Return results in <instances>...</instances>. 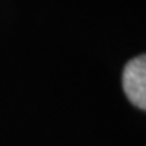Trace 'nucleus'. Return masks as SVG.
Wrapping results in <instances>:
<instances>
[{
	"label": "nucleus",
	"instance_id": "nucleus-1",
	"mask_svg": "<svg viewBox=\"0 0 146 146\" xmlns=\"http://www.w3.org/2000/svg\"><path fill=\"white\" fill-rule=\"evenodd\" d=\"M123 91L128 99L140 109H146V57L133 58L123 70Z\"/></svg>",
	"mask_w": 146,
	"mask_h": 146
}]
</instances>
